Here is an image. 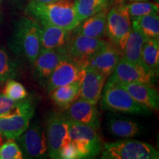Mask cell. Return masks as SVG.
Instances as JSON below:
<instances>
[{"mask_svg":"<svg viewBox=\"0 0 159 159\" xmlns=\"http://www.w3.org/2000/svg\"><path fill=\"white\" fill-rule=\"evenodd\" d=\"M133 29L140 32L147 39L159 38V16L158 13H152L130 19Z\"/></svg>","mask_w":159,"mask_h":159,"instance_id":"7402d4cb","label":"cell"},{"mask_svg":"<svg viewBox=\"0 0 159 159\" xmlns=\"http://www.w3.org/2000/svg\"><path fill=\"white\" fill-rule=\"evenodd\" d=\"M109 133L119 138H133L140 134V128L136 122L122 119H112L108 125Z\"/></svg>","mask_w":159,"mask_h":159,"instance_id":"d4e9b609","label":"cell"},{"mask_svg":"<svg viewBox=\"0 0 159 159\" xmlns=\"http://www.w3.org/2000/svg\"><path fill=\"white\" fill-rule=\"evenodd\" d=\"M69 136L78 158H93L102 150V144L97 130L89 125L69 120Z\"/></svg>","mask_w":159,"mask_h":159,"instance_id":"8992f818","label":"cell"},{"mask_svg":"<svg viewBox=\"0 0 159 159\" xmlns=\"http://www.w3.org/2000/svg\"><path fill=\"white\" fill-rule=\"evenodd\" d=\"M102 157L104 159H158V150L147 142L124 139L102 144Z\"/></svg>","mask_w":159,"mask_h":159,"instance_id":"5b68a950","label":"cell"},{"mask_svg":"<svg viewBox=\"0 0 159 159\" xmlns=\"http://www.w3.org/2000/svg\"><path fill=\"white\" fill-rule=\"evenodd\" d=\"M156 75L142 66L132 63L122 57L109 76L114 82L140 83L152 85Z\"/></svg>","mask_w":159,"mask_h":159,"instance_id":"8fae6325","label":"cell"},{"mask_svg":"<svg viewBox=\"0 0 159 159\" xmlns=\"http://www.w3.org/2000/svg\"><path fill=\"white\" fill-rule=\"evenodd\" d=\"M69 58L66 47L41 49L33 66V75L40 84L45 86L47 79L55 67L63 60Z\"/></svg>","mask_w":159,"mask_h":159,"instance_id":"30bf717a","label":"cell"},{"mask_svg":"<svg viewBox=\"0 0 159 159\" xmlns=\"http://www.w3.org/2000/svg\"><path fill=\"white\" fill-rule=\"evenodd\" d=\"M96 105L78 98L65 109L63 114L70 121L89 125L97 130L100 126V114Z\"/></svg>","mask_w":159,"mask_h":159,"instance_id":"5bb4252c","label":"cell"},{"mask_svg":"<svg viewBox=\"0 0 159 159\" xmlns=\"http://www.w3.org/2000/svg\"><path fill=\"white\" fill-rule=\"evenodd\" d=\"M100 99L102 110L138 115L150 114V109L137 102L124 88L110 80L104 85Z\"/></svg>","mask_w":159,"mask_h":159,"instance_id":"3957f363","label":"cell"},{"mask_svg":"<svg viewBox=\"0 0 159 159\" xmlns=\"http://www.w3.org/2000/svg\"><path fill=\"white\" fill-rule=\"evenodd\" d=\"M114 0H75L74 5L80 22L103 10L109 8Z\"/></svg>","mask_w":159,"mask_h":159,"instance_id":"603a6c76","label":"cell"},{"mask_svg":"<svg viewBox=\"0 0 159 159\" xmlns=\"http://www.w3.org/2000/svg\"><path fill=\"white\" fill-rule=\"evenodd\" d=\"M143 64L155 75L158 74L159 42L158 39H147L142 49Z\"/></svg>","mask_w":159,"mask_h":159,"instance_id":"cb8c5ba5","label":"cell"},{"mask_svg":"<svg viewBox=\"0 0 159 159\" xmlns=\"http://www.w3.org/2000/svg\"><path fill=\"white\" fill-rule=\"evenodd\" d=\"M106 78L91 69L84 68L80 80L78 98L97 105L101 98Z\"/></svg>","mask_w":159,"mask_h":159,"instance_id":"9a60e30c","label":"cell"},{"mask_svg":"<svg viewBox=\"0 0 159 159\" xmlns=\"http://www.w3.org/2000/svg\"><path fill=\"white\" fill-rule=\"evenodd\" d=\"M32 1L39 2H52L59 1V0H32Z\"/></svg>","mask_w":159,"mask_h":159,"instance_id":"1f68e13d","label":"cell"},{"mask_svg":"<svg viewBox=\"0 0 159 159\" xmlns=\"http://www.w3.org/2000/svg\"><path fill=\"white\" fill-rule=\"evenodd\" d=\"M123 1H129V2H141V1H148V0H123Z\"/></svg>","mask_w":159,"mask_h":159,"instance_id":"836d02e7","label":"cell"},{"mask_svg":"<svg viewBox=\"0 0 159 159\" xmlns=\"http://www.w3.org/2000/svg\"><path fill=\"white\" fill-rule=\"evenodd\" d=\"M121 57L120 51L108 43L85 61L84 68L93 69L107 79L114 70Z\"/></svg>","mask_w":159,"mask_h":159,"instance_id":"7c38bea8","label":"cell"},{"mask_svg":"<svg viewBox=\"0 0 159 159\" xmlns=\"http://www.w3.org/2000/svg\"><path fill=\"white\" fill-rule=\"evenodd\" d=\"M26 12L38 22H45L72 30L80 21L71 0H59L52 2L31 1L26 7Z\"/></svg>","mask_w":159,"mask_h":159,"instance_id":"6da1fadb","label":"cell"},{"mask_svg":"<svg viewBox=\"0 0 159 159\" xmlns=\"http://www.w3.org/2000/svg\"><path fill=\"white\" fill-rule=\"evenodd\" d=\"M25 158H46L48 149L46 132L38 123L29 125L28 128L16 139Z\"/></svg>","mask_w":159,"mask_h":159,"instance_id":"ba28073f","label":"cell"},{"mask_svg":"<svg viewBox=\"0 0 159 159\" xmlns=\"http://www.w3.org/2000/svg\"><path fill=\"white\" fill-rule=\"evenodd\" d=\"M59 158L62 159H77L78 158V155H77L76 149L75 147L70 144L66 145L61 149L60 151Z\"/></svg>","mask_w":159,"mask_h":159,"instance_id":"f546056e","label":"cell"},{"mask_svg":"<svg viewBox=\"0 0 159 159\" xmlns=\"http://www.w3.org/2000/svg\"><path fill=\"white\" fill-rule=\"evenodd\" d=\"M0 21H1V13H0Z\"/></svg>","mask_w":159,"mask_h":159,"instance_id":"e575fe53","label":"cell"},{"mask_svg":"<svg viewBox=\"0 0 159 159\" xmlns=\"http://www.w3.org/2000/svg\"><path fill=\"white\" fill-rule=\"evenodd\" d=\"M83 69L69 57L63 60L49 75L44 87L49 92L57 87L80 82Z\"/></svg>","mask_w":159,"mask_h":159,"instance_id":"4fadbf2b","label":"cell"},{"mask_svg":"<svg viewBox=\"0 0 159 159\" xmlns=\"http://www.w3.org/2000/svg\"><path fill=\"white\" fill-rule=\"evenodd\" d=\"M80 82L57 87L49 91V98L60 108L65 109L79 97Z\"/></svg>","mask_w":159,"mask_h":159,"instance_id":"44dd1931","label":"cell"},{"mask_svg":"<svg viewBox=\"0 0 159 159\" xmlns=\"http://www.w3.org/2000/svg\"><path fill=\"white\" fill-rule=\"evenodd\" d=\"M2 94L14 101L25 99L28 95L24 85L13 79L6 81Z\"/></svg>","mask_w":159,"mask_h":159,"instance_id":"83f0119b","label":"cell"},{"mask_svg":"<svg viewBox=\"0 0 159 159\" xmlns=\"http://www.w3.org/2000/svg\"><path fill=\"white\" fill-rule=\"evenodd\" d=\"M33 115L25 114L9 117L0 116V130L4 138L16 140L28 128Z\"/></svg>","mask_w":159,"mask_h":159,"instance_id":"d6986e66","label":"cell"},{"mask_svg":"<svg viewBox=\"0 0 159 159\" xmlns=\"http://www.w3.org/2000/svg\"><path fill=\"white\" fill-rule=\"evenodd\" d=\"M8 45L17 57L33 65L41 50L39 22L28 17L20 18L16 21Z\"/></svg>","mask_w":159,"mask_h":159,"instance_id":"7a4b0ae2","label":"cell"},{"mask_svg":"<svg viewBox=\"0 0 159 159\" xmlns=\"http://www.w3.org/2000/svg\"><path fill=\"white\" fill-rule=\"evenodd\" d=\"M19 75V63L10 56L7 51L0 47V85Z\"/></svg>","mask_w":159,"mask_h":159,"instance_id":"484cf974","label":"cell"},{"mask_svg":"<svg viewBox=\"0 0 159 159\" xmlns=\"http://www.w3.org/2000/svg\"><path fill=\"white\" fill-rule=\"evenodd\" d=\"M22 152L14 139H7L0 146V159H22Z\"/></svg>","mask_w":159,"mask_h":159,"instance_id":"f1b7e54d","label":"cell"},{"mask_svg":"<svg viewBox=\"0 0 159 159\" xmlns=\"http://www.w3.org/2000/svg\"><path fill=\"white\" fill-rule=\"evenodd\" d=\"M15 102L16 101L5 96L3 94H0V115H2L8 111Z\"/></svg>","mask_w":159,"mask_h":159,"instance_id":"4dcf8cb0","label":"cell"},{"mask_svg":"<svg viewBox=\"0 0 159 159\" xmlns=\"http://www.w3.org/2000/svg\"><path fill=\"white\" fill-rule=\"evenodd\" d=\"M40 25L41 49H57L66 47L72 37V31L45 22Z\"/></svg>","mask_w":159,"mask_h":159,"instance_id":"e0dca14e","label":"cell"},{"mask_svg":"<svg viewBox=\"0 0 159 159\" xmlns=\"http://www.w3.org/2000/svg\"><path fill=\"white\" fill-rule=\"evenodd\" d=\"M45 132L48 156L58 159L62 148L71 143L69 119L62 113H50L47 119Z\"/></svg>","mask_w":159,"mask_h":159,"instance_id":"52a82bcc","label":"cell"},{"mask_svg":"<svg viewBox=\"0 0 159 159\" xmlns=\"http://www.w3.org/2000/svg\"><path fill=\"white\" fill-rule=\"evenodd\" d=\"M108 43V41L102 39L72 34L66 49L69 58L75 61L81 68L84 69L85 61Z\"/></svg>","mask_w":159,"mask_h":159,"instance_id":"9c48e42d","label":"cell"},{"mask_svg":"<svg viewBox=\"0 0 159 159\" xmlns=\"http://www.w3.org/2000/svg\"><path fill=\"white\" fill-rule=\"evenodd\" d=\"M4 143V136L2 134L1 130H0V146Z\"/></svg>","mask_w":159,"mask_h":159,"instance_id":"d6a6232c","label":"cell"},{"mask_svg":"<svg viewBox=\"0 0 159 159\" xmlns=\"http://www.w3.org/2000/svg\"><path fill=\"white\" fill-rule=\"evenodd\" d=\"M109 8L105 9L80 21L74 30L73 35H82L85 36L102 39L105 35L106 18Z\"/></svg>","mask_w":159,"mask_h":159,"instance_id":"ac0fdd59","label":"cell"},{"mask_svg":"<svg viewBox=\"0 0 159 159\" xmlns=\"http://www.w3.org/2000/svg\"><path fill=\"white\" fill-rule=\"evenodd\" d=\"M131 30V21L126 3L119 0L108 10L105 35L108 37V42L118 49L122 55Z\"/></svg>","mask_w":159,"mask_h":159,"instance_id":"277c9868","label":"cell"},{"mask_svg":"<svg viewBox=\"0 0 159 159\" xmlns=\"http://www.w3.org/2000/svg\"><path fill=\"white\" fill-rule=\"evenodd\" d=\"M146 39L147 38L140 32L132 28L123 49L122 57L129 62L145 67L142 60V49Z\"/></svg>","mask_w":159,"mask_h":159,"instance_id":"ffe728a7","label":"cell"},{"mask_svg":"<svg viewBox=\"0 0 159 159\" xmlns=\"http://www.w3.org/2000/svg\"><path fill=\"white\" fill-rule=\"evenodd\" d=\"M124 88L137 102L150 110H158L159 95L152 85L140 83L116 82Z\"/></svg>","mask_w":159,"mask_h":159,"instance_id":"2e32d148","label":"cell"},{"mask_svg":"<svg viewBox=\"0 0 159 159\" xmlns=\"http://www.w3.org/2000/svg\"><path fill=\"white\" fill-rule=\"evenodd\" d=\"M126 6L130 19L152 13H158V4L148 2L147 1L131 2L126 4Z\"/></svg>","mask_w":159,"mask_h":159,"instance_id":"4316f807","label":"cell"}]
</instances>
